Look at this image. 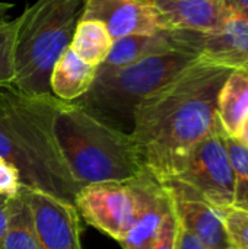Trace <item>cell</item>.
<instances>
[{"label":"cell","mask_w":248,"mask_h":249,"mask_svg":"<svg viewBox=\"0 0 248 249\" xmlns=\"http://www.w3.org/2000/svg\"><path fill=\"white\" fill-rule=\"evenodd\" d=\"M231 71L200 57L136 107L130 134L143 166L161 182L172 179L191 149L221 127L218 95Z\"/></svg>","instance_id":"cell-1"},{"label":"cell","mask_w":248,"mask_h":249,"mask_svg":"<svg viewBox=\"0 0 248 249\" xmlns=\"http://www.w3.org/2000/svg\"><path fill=\"white\" fill-rule=\"evenodd\" d=\"M53 93L32 95L13 83L0 85V158L13 163L22 185L42 190L75 204V182L56 137L63 107Z\"/></svg>","instance_id":"cell-2"},{"label":"cell","mask_w":248,"mask_h":249,"mask_svg":"<svg viewBox=\"0 0 248 249\" xmlns=\"http://www.w3.org/2000/svg\"><path fill=\"white\" fill-rule=\"evenodd\" d=\"M56 137L79 187L102 181H129L145 169L129 131L95 118L73 102L56 117Z\"/></svg>","instance_id":"cell-3"},{"label":"cell","mask_w":248,"mask_h":249,"mask_svg":"<svg viewBox=\"0 0 248 249\" xmlns=\"http://www.w3.org/2000/svg\"><path fill=\"white\" fill-rule=\"evenodd\" d=\"M199 58L197 51L172 50L124 67L98 69L91 89L73 104L111 127L123 131H126L124 127L132 130L136 107Z\"/></svg>","instance_id":"cell-4"},{"label":"cell","mask_w":248,"mask_h":249,"mask_svg":"<svg viewBox=\"0 0 248 249\" xmlns=\"http://www.w3.org/2000/svg\"><path fill=\"white\" fill-rule=\"evenodd\" d=\"M85 0H37L18 16L13 45V85L47 95L54 63L70 45Z\"/></svg>","instance_id":"cell-5"},{"label":"cell","mask_w":248,"mask_h":249,"mask_svg":"<svg viewBox=\"0 0 248 249\" xmlns=\"http://www.w3.org/2000/svg\"><path fill=\"white\" fill-rule=\"evenodd\" d=\"M172 181L184 184L219 209L234 204V171L222 127L191 149L181 171Z\"/></svg>","instance_id":"cell-6"},{"label":"cell","mask_w":248,"mask_h":249,"mask_svg":"<svg viewBox=\"0 0 248 249\" xmlns=\"http://www.w3.org/2000/svg\"><path fill=\"white\" fill-rule=\"evenodd\" d=\"M75 206L88 225L120 244L136 214L133 182L102 181L83 185L75 196Z\"/></svg>","instance_id":"cell-7"},{"label":"cell","mask_w":248,"mask_h":249,"mask_svg":"<svg viewBox=\"0 0 248 249\" xmlns=\"http://www.w3.org/2000/svg\"><path fill=\"white\" fill-rule=\"evenodd\" d=\"M41 249H82L80 214L76 206L57 196L20 185Z\"/></svg>","instance_id":"cell-8"},{"label":"cell","mask_w":248,"mask_h":249,"mask_svg":"<svg viewBox=\"0 0 248 249\" xmlns=\"http://www.w3.org/2000/svg\"><path fill=\"white\" fill-rule=\"evenodd\" d=\"M79 19L101 20L114 41L170 29L149 0H85Z\"/></svg>","instance_id":"cell-9"},{"label":"cell","mask_w":248,"mask_h":249,"mask_svg":"<svg viewBox=\"0 0 248 249\" xmlns=\"http://www.w3.org/2000/svg\"><path fill=\"white\" fill-rule=\"evenodd\" d=\"M132 182L136 193V214L120 245L123 249H152L172 198L167 187L146 168Z\"/></svg>","instance_id":"cell-10"},{"label":"cell","mask_w":248,"mask_h":249,"mask_svg":"<svg viewBox=\"0 0 248 249\" xmlns=\"http://www.w3.org/2000/svg\"><path fill=\"white\" fill-rule=\"evenodd\" d=\"M171 194L178 223L194 235L208 249L234 248L219 209L178 181L162 182Z\"/></svg>","instance_id":"cell-11"},{"label":"cell","mask_w":248,"mask_h":249,"mask_svg":"<svg viewBox=\"0 0 248 249\" xmlns=\"http://www.w3.org/2000/svg\"><path fill=\"white\" fill-rule=\"evenodd\" d=\"M170 29L213 32L234 16L225 0H149Z\"/></svg>","instance_id":"cell-12"},{"label":"cell","mask_w":248,"mask_h":249,"mask_svg":"<svg viewBox=\"0 0 248 249\" xmlns=\"http://www.w3.org/2000/svg\"><path fill=\"white\" fill-rule=\"evenodd\" d=\"M197 47L206 61L248 71V20L234 15L218 31L197 32Z\"/></svg>","instance_id":"cell-13"},{"label":"cell","mask_w":248,"mask_h":249,"mask_svg":"<svg viewBox=\"0 0 248 249\" xmlns=\"http://www.w3.org/2000/svg\"><path fill=\"white\" fill-rule=\"evenodd\" d=\"M96 71L98 66L80 58L69 45L53 66L50 90L60 101L73 102L91 89Z\"/></svg>","instance_id":"cell-14"},{"label":"cell","mask_w":248,"mask_h":249,"mask_svg":"<svg viewBox=\"0 0 248 249\" xmlns=\"http://www.w3.org/2000/svg\"><path fill=\"white\" fill-rule=\"evenodd\" d=\"M216 115L222 130L235 137L248 117V71L232 70L228 74L218 95Z\"/></svg>","instance_id":"cell-15"},{"label":"cell","mask_w":248,"mask_h":249,"mask_svg":"<svg viewBox=\"0 0 248 249\" xmlns=\"http://www.w3.org/2000/svg\"><path fill=\"white\" fill-rule=\"evenodd\" d=\"M114 39L98 19H79L70 41L72 50L85 61L101 66L108 57Z\"/></svg>","instance_id":"cell-16"},{"label":"cell","mask_w":248,"mask_h":249,"mask_svg":"<svg viewBox=\"0 0 248 249\" xmlns=\"http://www.w3.org/2000/svg\"><path fill=\"white\" fill-rule=\"evenodd\" d=\"M0 249H41L31 212L19 193L13 197L12 217L0 242Z\"/></svg>","instance_id":"cell-17"},{"label":"cell","mask_w":248,"mask_h":249,"mask_svg":"<svg viewBox=\"0 0 248 249\" xmlns=\"http://www.w3.org/2000/svg\"><path fill=\"white\" fill-rule=\"evenodd\" d=\"M225 144L234 171V204L232 207L248 210V147L237 137L225 133Z\"/></svg>","instance_id":"cell-18"},{"label":"cell","mask_w":248,"mask_h":249,"mask_svg":"<svg viewBox=\"0 0 248 249\" xmlns=\"http://www.w3.org/2000/svg\"><path fill=\"white\" fill-rule=\"evenodd\" d=\"M18 28V18L0 23V85L12 83L15 77L13 69V45Z\"/></svg>","instance_id":"cell-19"},{"label":"cell","mask_w":248,"mask_h":249,"mask_svg":"<svg viewBox=\"0 0 248 249\" xmlns=\"http://www.w3.org/2000/svg\"><path fill=\"white\" fill-rule=\"evenodd\" d=\"M224 223L232 247L248 249V210L232 206L224 209Z\"/></svg>","instance_id":"cell-20"},{"label":"cell","mask_w":248,"mask_h":249,"mask_svg":"<svg viewBox=\"0 0 248 249\" xmlns=\"http://www.w3.org/2000/svg\"><path fill=\"white\" fill-rule=\"evenodd\" d=\"M177 241H178V219L172 204L162 222L161 231L152 249H177Z\"/></svg>","instance_id":"cell-21"},{"label":"cell","mask_w":248,"mask_h":249,"mask_svg":"<svg viewBox=\"0 0 248 249\" xmlns=\"http://www.w3.org/2000/svg\"><path fill=\"white\" fill-rule=\"evenodd\" d=\"M20 174L9 160L0 158V196L15 197L20 188Z\"/></svg>","instance_id":"cell-22"},{"label":"cell","mask_w":248,"mask_h":249,"mask_svg":"<svg viewBox=\"0 0 248 249\" xmlns=\"http://www.w3.org/2000/svg\"><path fill=\"white\" fill-rule=\"evenodd\" d=\"M13 210V197L0 196V242L7 231Z\"/></svg>","instance_id":"cell-23"},{"label":"cell","mask_w":248,"mask_h":249,"mask_svg":"<svg viewBox=\"0 0 248 249\" xmlns=\"http://www.w3.org/2000/svg\"><path fill=\"white\" fill-rule=\"evenodd\" d=\"M177 249H208L194 235H191L187 229H184L178 223V241Z\"/></svg>","instance_id":"cell-24"},{"label":"cell","mask_w":248,"mask_h":249,"mask_svg":"<svg viewBox=\"0 0 248 249\" xmlns=\"http://www.w3.org/2000/svg\"><path fill=\"white\" fill-rule=\"evenodd\" d=\"M232 15L248 20V0H225Z\"/></svg>","instance_id":"cell-25"},{"label":"cell","mask_w":248,"mask_h":249,"mask_svg":"<svg viewBox=\"0 0 248 249\" xmlns=\"http://www.w3.org/2000/svg\"><path fill=\"white\" fill-rule=\"evenodd\" d=\"M243 144H246L248 147V117L246 118V121L243 123V125H241V128L238 130V133H237V136H235Z\"/></svg>","instance_id":"cell-26"},{"label":"cell","mask_w":248,"mask_h":249,"mask_svg":"<svg viewBox=\"0 0 248 249\" xmlns=\"http://www.w3.org/2000/svg\"><path fill=\"white\" fill-rule=\"evenodd\" d=\"M13 7L12 3H6V1H0V23L7 20V13L9 10Z\"/></svg>","instance_id":"cell-27"},{"label":"cell","mask_w":248,"mask_h":249,"mask_svg":"<svg viewBox=\"0 0 248 249\" xmlns=\"http://www.w3.org/2000/svg\"><path fill=\"white\" fill-rule=\"evenodd\" d=\"M231 249H237V248H231Z\"/></svg>","instance_id":"cell-28"}]
</instances>
